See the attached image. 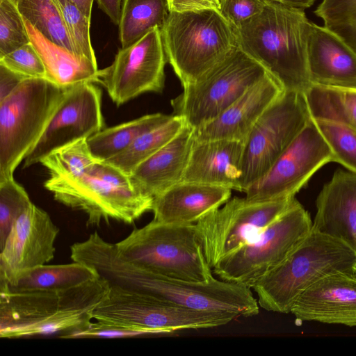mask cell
<instances>
[{
	"label": "cell",
	"mask_w": 356,
	"mask_h": 356,
	"mask_svg": "<svg viewBox=\"0 0 356 356\" xmlns=\"http://www.w3.org/2000/svg\"><path fill=\"white\" fill-rule=\"evenodd\" d=\"M237 317V314L226 312L178 307L116 286H110L106 297L92 312L96 321L149 330L159 334L216 327Z\"/></svg>",
	"instance_id": "11"
},
{
	"label": "cell",
	"mask_w": 356,
	"mask_h": 356,
	"mask_svg": "<svg viewBox=\"0 0 356 356\" xmlns=\"http://www.w3.org/2000/svg\"><path fill=\"white\" fill-rule=\"evenodd\" d=\"M74 261L94 268L110 286L151 296L181 307L211 312H226L238 316L259 314V305L250 288L213 277L205 282L162 276L124 259L115 243L97 232L70 247Z\"/></svg>",
	"instance_id": "1"
},
{
	"label": "cell",
	"mask_w": 356,
	"mask_h": 356,
	"mask_svg": "<svg viewBox=\"0 0 356 356\" xmlns=\"http://www.w3.org/2000/svg\"><path fill=\"white\" fill-rule=\"evenodd\" d=\"M31 42L30 37L14 0H0V58Z\"/></svg>",
	"instance_id": "35"
},
{
	"label": "cell",
	"mask_w": 356,
	"mask_h": 356,
	"mask_svg": "<svg viewBox=\"0 0 356 356\" xmlns=\"http://www.w3.org/2000/svg\"><path fill=\"white\" fill-rule=\"evenodd\" d=\"M304 94L312 118L334 122L356 131V88L311 85Z\"/></svg>",
	"instance_id": "28"
},
{
	"label": "cell",
	"mask_w": 356,
	"mask_h": 356,
	"mask_svg": "<svg viewBox=\"0 0 356 356\" xmlns=\"http://www.w3.org/2000/svg\"><path fill=\"white\" fill-rule=\"evenodd\" d=\"M24 22L31 42L44 65L47 79L63 88L83 82L96 83L99 72L97 63L53 43L29 22L24 19Z\"/></svg>",
	"instance_id": "25"
},
{
	"label": "cell",
	"mask_w": 356,
	"mask_h": 356,
	"mask_svg": "<svg viewBox=\"0 0 356 356\" xmlns=\"http://www.w3.org/2000/svg\"><path fill=\"white\" fill-rule=\"evenodd\" d=\"M193 142V129L186 125L168 143L134 169L129 175L133 185L154 197L181 181Z\"/></svg>",
	"instance_id": "24"
},
{
	"label": "cell",
	"mask_w": 356,
	"mask_h": 356,
	"mask_svg": "<svg viewBox=\"0 0 356 356\" xmlns=\"http://www.w3.org/2000/svg\"><path fill=\"white\" fill-rule=\"evenodd\" d=\"M99 8L115 25H118L122 0H97Z\"/></svg>",
	"instance_id": "43"
},
{
	"label": "cell",
	"mask_w": 356,
	"mask_h": 356,
	"mask_svg": "<svg viewBox=\"0 0 356 356\" xmlns=\"http://www.w3.org/2000/svg\"><path fill=\"white\" fill-rule=\"evenodd\" d=\"M312 227L308 211L296 200L254 239L220 260L213 271L222 280L252 288L287 258Z\"/></svg>",
	"instance_id": "10"
},
{
	"label": "cell",
	"mask_w": 356,
	"mask_h": 356,
	"mask_svg": "<svg viewBox=\"0 0 356 356\" xmlns=\"http://www.w3.org/2000/svg\"><path fill=\"white\" fill-rule=\"evenodd\" d=\"M170 12H186L202 9L220 10L218 0H167Z\"/></svg>",
	"instance_id": "41"
},
{
	"label": "cell",
	"mask_w": 356,
	"mask_h": 356,
	"mask_svg": "<svg viewBox=\"0 0 356 356\" xmlns=\"http://www.w3.org/2000/svg\"><path fill=\"white\" fill-rule=\"evenodd\" d=\"M102 95L94 82L68 87L41 137L25 156L23 168L40 163L56 149L103 129Z\"/></svg>",
	"instance_id": "16"
},
{
	"label": "cell",
	"mask_w": 356,
	"mask_h": 356,
	"mask_svg": "<svg viewBox=\"0 0 356 356\" xmlns=\"http://www.w3.org/2000/svg\"><path fill=\"white\" fill-rule=\"evenodd\" d=\"M67 88L45 78L24 79L0 102V182L41 137Z\"/></svg>",
	"instance_id": "8"
},
{
	"label": "cell",
	"mask_w": 356,
	"mask_h": 356,
	"mask_svg": "<svg viewBox=\"0 0 356 356\" xmlns=\"http://www.w3.org/2000/svg\"><path fill=\"white\" fill-rule=\"evenodd\" d=\"M124 259L154 273L205 282L213 276L197 239L195 224L152 220L115 243Z\"/></svg>",
	"instance_id": "7"
},
{
	"label": "cell",
	"mask_w": 356,
	"mask_h": 356,
	"mask_svg": "<svg viewBox=\"0 0 356 356\" xmlns=\"http://www.w3.org/2000/svg\"><path fill=\"white\" fill-rule=\"evenodd\" d=\"M98 276L92 267L73 261L65 264L42 265L25 272L13 282L7 283L9 289L13 291L63 290Z\"/></svg>",
	"instance_id": "26"
},
{
	"label": "cell",
	"mask_w": 356,
	"mask_h": 356,
	"mask_svg": "<svg viewBox=\"0 0 356 356\" xmlns=\"http://www.w3.org/2000/svg\"><path fill=\"white\" fill-rule=\"evenodd\" d=\"M334 162V154L311 118L269 170L245 192L253 202L295 197L322 166Z\"/></svg>",
	"instance_id": "14"
},
{
	"label": "cell",
	"mask_w": 356,
	"mask_h": 356,
	"mask_svg": "<svg viewBox=\"0 0 356 356\" xmlns=\"http://www.w3.org/2000/svg\"><path fill=\"white\" fill-rule=\"evenodd\" d=\"M172 115L147 114L113 127L104 128L87 138L92 155L105 161L129 147L139 136L165 123Z\"/></svg>",
	"instance_id": "27"
},
{
	"label": "cell",
	"mask_w": 356,
	"mask_h": 356,
	"mask_svg": "<svg viewBox=\"0 0 356 356\" xmlns=\"http://www.w3.org/2000/svg\"><path fill=\"white\" fill-rule=\"evenodd\" d=\"M166 61L161 29L156 28L119 49L111 65L99 70L96 83L119 106L145 92H161Z\"/></svg>",
	"instance_id": "15"
},
{
	"label": "cell",
	"mask_w": 356,
	"mask_h": 356,
	"mask_svg": "<svg viewBox=\"0 0 356 356\" xmlns=\"http://www.w3.org/2000/svg\"><path fill=\"white\" fill-rule=\"evenodd\" d=\"M58 232L49 215L32 202L0 247V279L11 283L25 272L51 261Z\"/></svg>",
	"instance_id": "17"
},
{
	"label": "cell",
	"mask_w": 356,
	"mask_h": 356,
	"mask_svg": "<svg viewBox=\"0 0 356 356\" xmlns=\"http://www.w3.org/2000/svg\"><path fill=\"white\" fill-rule=\"evenodd\" d=\"M355 252H356V250H355ZM353 271L356 275V262L353 267Z\"/></svg>",
	"instance_id": "46"
},
{
	"label": "cell",
	"mask_w": 356,
	"mask_h": 356,
	"mask_svg": "<svg viewBox=\"0 0 356 356\" xmlns=\"http://www.w3.org/2000/svg\"><path fill=\"white\" fill-rule=\"evenodd\" d=\"M89 20L91 19L94 0H70Z\"/></svg>",
	"instance_id": "44"
},
{
	"label": "cell",
	"mask_w": 356,
	"mask_h": 356,
	"mask_svg": "<svg viewBox=\"0 0 356 356\" xmlns=\"http://www.w3.org/2000/svg\"><path fill=\"white\" fill-rule=\"evenodd\" d=\"M220 12L234 28L261 13L266 0H218Z\"/></svg>",
	"instance_id": "39"
},
{
	"label": "cell",
	"mask_w": 356,
	"mask_h": 356,
	"mask_svg": "<svg viewBox=\"0 0 356 356\" xmlns=\"http://www.w3.org/2000/svg\"><path fill=\"white\" fill-rule=\"evenodd\" d=\"M231 189L181 181L153 199V220L171 224H195L220 207L231 196Z\"/></svg>",
	"instance_id": "23"
},
{
	"label": "cell",
	"mask_w": 356,
	"mask_h": 356,
	"mask_svg": "<svg viewBox=\"0 0 356 356\" xmlns=\"http://www.w3.org/2000/svg\"><path fill=\"white\" fill-rule=\"evenodd\" d=\"M186 125L178 115L139 136L129 147L105 161L128 175L142 162L150 157L173 139Z\"/></svg>",
	"instance_id": "31"
},
{
	"label": "cell",
	"mask_w": 356,
	"mask_h": 356,
	"mask_svg": "<svg viewBox=\"0 0 356 356\" xmlns=\"http://www.w3.org/2000/svg\"><path fill=\"white\" fill-rule=\"evenodd\" d=\"M158 334V332L153 330L138 327L109 325L96 321L95 323L92 322L90 326L86 330L76 334L73 339L120 338Z\"/></svg>",
	"instance_id": "40"
},
{
	"label": "cell",
	"mask_w": 356,
	"mask_h": 356,
	"mask_svg": "<svg viewBox=\"0 0 356 356\" xmlns=\"http://www.w3.org/2000/svg\"><path fill=\"white\" fill-rule=\"evenodd\" d=\"M27 78L0 64V102L8 96Z\"/></svg>",
	"instance_id": "42"
},
{
	"label": "cell",
	"mask_w": 356,
	"mask_h": 356,
	"mask_svg": "<svg viewBox=\"0 0 356 356\" xmlns=\"http://www.w3.org/2000/svg\"><path fill=\"white\" fill-rule=\"evenodd\" d=\"M169 13L167 0H122L118 24L122 47L131 45L154 29H161Z\"/></svg>",
	"instance_id": "29"
},
{
	"label": "cell",
	"mask_w": 356,
	"mask_h": 356,
	"mask_svg": "<svg viewBox=\"0 0 356 356\" xmlns=\"http://www.w3.org/2000/svg\"><path fill=\"white\" fill-rule=\"evenodd\" d=\"M109 289L100 276L67 289L25 291H11L0 279V337L73 339L90 326Z\"/></svg>",
	"instance_id": "2"
},
{
	"label": "cell",
	"mask_w": 356,
	"mask_h": 356,
	"mask_svg": "<svg viewBox=\"0 0 356 356\" xmlns=\"http://www.w3.org/2000/svg\"><path fill=\"white\" fill-rule=\"evenodd\" d=\"M31 203L24 188L14 177L0 182V247L15 222Z\"/></svg>",
	"instance_id": "36"
},
{
	"label": "cell",
	"mask_w": 356,
	"mask_h": 356,
	"mask_svg": "<svg viewBox=\"0 0 356 356\" xmlns=\"http://www.w3.org/2000/svg\"><path fill=\"white\" fill-rule=\"evenodd\" d=\"M14 1L23 18L44 37L72 54L82 56L72 42L56 0Z\"/></svg>",
	"instance_id": "30"
},
{
	"label": "cell",
	"mask_w": 356,
	"mask_h": 356,
	"mask_svg": "<svg viewBox=\"0 0 356 356\" xmlns=\"http://www.w3.org/2000/svg\"><path fill=\"white\" fill-rule=\"evenodd\" d=\"M307 61L312 85L356 88V51L334 33L312 22Z\"/></svg>",
	"instance_id": "21"
},
{
	"label": "cell",
	"mask_w": 356,
	"mask_h": 356,
	"mask_svg": "<svg viewBox=\"0 0 356 356\" xmlns=\"http://www.w3.org/2000/svg\"><path fill=\"white\" fill-rule=\"evenodd\" d=\"M311 22L304 10L266 0L263 10L235 28L238 46L286 91L312 83L307 61Z\"/></svg>",
	"instance_id": "3"
},
{
	"label": "cell",
	"mask_w": 356,
	"mask_h": 356,
	"mask_svg": "<svg viewBox=\"0 0 356 356\" xmlns=\"http://www.w3.org/2000/svg\"><path fill=\"white\" fill-rule=\"evenodd\" d=\"M312 229L356 250V174L337 170L316 201Z\"/></svg>",
	"instance_id": "20"
},
{
	"label": "cell",
	"mask_w": 356,
	"mask_h": 356,
	"mask_svg": "<svg viewBox=\"0 0 356 356\" xmlns=\"http://www.w3.org/2000/svg\"><path fill=\"white\" fill-rule=\"evenodd\" d=\"M314 13L324 27L356 51V0H323Z\"/></svg>",
	"instance_id": "33"
},
{
	"label": "cell",
	"mask_w": 356,
	"mask_h": 356,
	"mask_svg": "<svg viewBox=\"0 0 356 356\" xmlns=\"http://www.w3.org/2000/svg\"><path fill=\"white\" fill-rule=\"evenodd\" d=\"M63 14L68 31L78 53L97 63L87 19L70 0H56Z\"/></svg>",
	"instance_id": "37"
},
{
	"label": "cell",
	"mask_w": 356,
	"mask_h": 356,
	"mask_svg": "<svg viewBox=\"0 0 356 356\" xmlns=\"http://www.w3.org/2000/svg\"><path fill=\"white\" fill-rule=\"evenodd\" d=\"M268 74L265 69L238 46L196 81L183 86L171 100L173 115L192 129L217 118L250 88Z\"/></svg>",
	"instance_id": "9"
},
{
	"label": "cell",
	"mask_w": 356,
	"mask_h": 356,
	"mask_svg": "<svg viewBox=\"0 0 356 356\" xmlns=\"http://www.w3.org/2000/svg\"><path fill=\"white\" fill-rule=\"evenodd\" d=\"M311 118L300 92L284 90L266 108L244 142L242 192L269 170Z\"/></svg>",
	"instance_id": "13"
},
{
	"label": "cell",
	"mask_w": 356,
	"mask_h": 356,
	"mask_svg": "<svg viewBox=\"0 0 356 356\" xmlns=\"http://www.w3.org/2000/svg\"><path fill=\"white\" fill-rule=\"evenodd\" d=\"M0 64L27 79H46L44 65L31 42L0 58Z\"/></svg>",
	"instance_id": "38"
},
{
	"label": "cell",
	"mask_w": 356,
	"mask_h": 356,
	"mask_svg": "<svg viewBox=\"0 0 356 356\" xmlns=\"http://www.w3.org/2000/svg\"><path fill=\"white\" fill-rule=\"evenodd\" d=\"M291 313L299 321L356 326V275L344 271L325 277L298 298Z\"/></svg>",
	"instance_id": "18"
},
{
	"label": "cell",
	"mask_w": 356,
	"mask_h": 356,
	"mask_svg": "<svg viewBox=\"0 0 356 356\" xmlns=\"http://www.w3.org/2000/svg\"><path fill=\"white\" fill-rule=\"evenodd\" d=\"M295 197L253 202L235 197L195 223L197 239L209 266L250 243L296 200Z\"/></svg>",
	"instance_id": "12"
},
{
	"label": "cell",
	"mask_w": 356,
	"mask_h": 356,
	"mask_svg": "<svg viewBox=\"0 0 356 356\" xmlns=\"http://www.w3.org/2000/svg\"><path fill=\"white\" fill-rule=\"evenodd\" d=\"M314 120L329 145L334 162L356 174V131L334 122Z\"/></svg>",
	"instance_id": "34"
},
{
	"label": "cell",
	"mask_w": 356,
	"mask_h": 356,
	"mask_svg": "<svg viewBox=\"0 0 356 356\" xmlns=\"http://www.w3.org/2000/svg\"><path fill=\"white\" fill-rule=\"evenodd\" d=\"M244 143L232 140H195L181 181L242 191Z\"/></svg>",
	"instance_id": "22"
},
{
	"label": "cell",
	"mask_w": 356,
	"mask_h": 356,
	"mask_svg": "<svg viewBox=\"0 0 356 356\" xmlns=\"http://www.w3.org/2000/svg\"><path fill=\"white\" fill-rule=\"evenodd\" d=\"M294 8L305 10L311 7L316 0H273Z\"/></svg>",
	"instance_id": "45"
},
{
	"label": "cell",
	"mask_w": 356,
	"mask_h": 356,
	"mask_svg": "<svg viewBox=\"0 0 356 356\" xmlns=\"http://www.w3.org/2000/svg\"><path fill=\"white\" fill-rule=\"evenodd\" d=\"M44 186L58 202L83 211L88 226L110 220L132 224L152 208L154 197L138 190L129 175L106 161H97L77 176L49 177Z\"/></svg>",
	"instance_id": "5"
},
{
	"label": "cell",
	"mask_w": 356,
	"mask_h": 356,
	"mask_svg": "<svg viewBox=\"0 0 356 356\" xmlns=\"http://www.w3.org/2000/svg\"><path fill=\"white\" fill-rule=\"evenodd\" d=\"M99 161L91 153L87 138H81L54 149L40 162L49 172V177L77 176Z\"/></svg>",
	"instance_id": "32"
},
{
	"label": "cell",
	"mask_w": 356,
	"mask_h": 356,
	"mask_svg": "<svg viewBox=\"0 0 356 356\" xmlns=\"http://www.w3.org/2000/svg\"><path fill=\"white\" fill-rule=\"evenodd\" d=\"M161 33L167 61L182 86L196 81L238 47L235 28L218 9L170 12Z\"/></svg>",
	"instance_id": "6"
},
{
	"label": "cell",
	"mask_w": 356,
	"mask_h": 356,
	"mask_svg": "<svg viewBox=\"0 0 356 356\" xmlns=\"http://www.w3.org/2000/svg\"><path fill=\"white\" fill-rule=\"evenodd\" d=\"M284 91L268 74L212 121L193 129L195 140L245 142L266 108Z\"/></svg>",
	"instance_id": "19"
},
{
	"label": "cell",
	"mask_w": 356,
	"mask_h": 356,
	"mask_svg": "<svg viewBox=\"0 0 356 356\" xmlns=\"http://www.w3.org/2000/svg\"><path fill=\"white\" fill-rule=\"evenodd\" d=\"M355 262L356 252L352 248L312 229L283 262L252 288L260 307L288 314L305 290L327 275L353 271Z\"/></svg>",
	"instance_id": "4"
}]
</instances>
